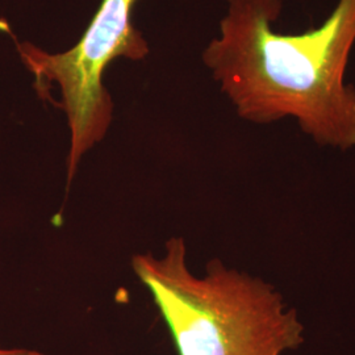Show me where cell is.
Listing matches in <instances>:
<instances>
[{
  "label": "cell",
  "instance_id": "obj_2",
  "mask_svg": "<svg viewBox=\"0 0 355 355\" xmlns=\"http://www.w3.org/2000/svg\"><path fill=\"white\" fill-rule=\"evenodd\" d=\"M179 355H286L305 341L297 312L272 284L211 261L191 271L187 245L171 237L164 253L133 255Z\"/></svg>",
  "mask_w": 355,
  "mask_h": 355
},
{
  "label": "cell",
  "instance_id": "obj_4",
  "mask_svg": "<svg viewBox=\"0 0 355 355\" xmlns=\"http://www.w3.org/2000/svg\"><path fill=\"white\" fill-rule=\"evenodd\" d=\"M0 355H44L37 350L32 349H21V347H13V349H6L0 345Z\"/></svg>",
  "mask_w": 355,
  "mask_h": 355
},
{
  "label": "cell",
  "instance_id": "obj_1",
  "mask_svg": "<svg viewBox=\"0 0 355 355\" xmlns=\"http://www.w3.org/2000/svg\"><path fill=\"white\" fill-rule=\"evenodd\" d=\"M203 62L237 114L254 124L295 119L320 146L355 148V87L345 74L355 44V0L299 35L274 29L283 0H227Z\"/></svg>",
  "mask_w": 355,
  "mask_h": 355
},
{
  "label": "cell",
  "instance_id": "obj_3",
  "mask_svg": "<svg viewBox=\"0 0 355 355\" xmlns=\"http://www.w3.org/2000/svg\"><path fill=\"white\" fill-rule=\"evenodd\" d=\"M137 0H102L83 36L62 53L42 51L35 44L17 42V51L28 71L35 76L38 94L46 99L58 89L55 103L66 114L70 132L67 183L76 177L86 153L105 137L114 119V102L103 76L116 58L140 61L149 45L133 26Z\"/></svg>",
  "mask_w": 355,
  "mask_h": 355
}]
</instances>
